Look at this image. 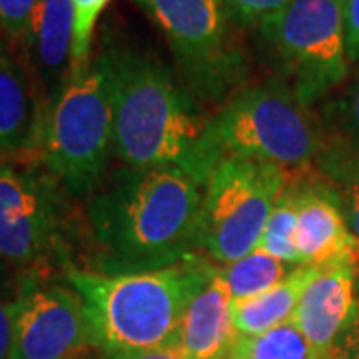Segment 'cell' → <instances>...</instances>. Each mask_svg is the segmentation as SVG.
<instances>
[{"instance_id": "4fadbf2b", "label": "cell", "mask_w": 359, "mask_h": 359, "mask_svg": "<svg viewBox=\"0 0 359 359\" xmlns=\"http://www.w3.org/2000/svg\"><path fill=\"white\" fill-rule=\"evenodd\" d=\"M46 102L32 74L0 39V160L36 162Z\"/></svg>"}, {"instance_id": "9c48e42d", "label": "cell", "mask_w": 359, "mask_h": 359, "mask_svg": "<svg viewBox=\"0 0 359 359\" xmlns=\"http://www.w3.org/2000/svg\"><path fill=\"white\" fill-rule=\"evenodd\" d=\"M60 233V184L39 162L0 160V259L36 268L58 252Z\"/></svg>"}, {"instance_id": "7402d4cb", "label": "cell", "mask_w": 359, "mask_h": 359, "mask_svg": "<svg viewBox=\"0 0 359 359\" xmlns=\"http://www.w3.org/2000/svg\"><path fill=\"white\" fill-rule=\"evenodd\" d=\"M39 6V0H0V36L18 50Z\"/></svg>"}, {"instance_id": "7c38bea8", "label": "cell", "mask_w": 359, "mask_h": 359, "mask_svg": "<svg viewBox=\"0 0 359 359\" xmlns=\"http://www.w3.org/2000/svg\"><path fill=\"white\" fill-rule=\"evenodd\" d=\"M294 190L297 202L295 248L302 266H359V244L349 230L341 196L320 182Z\"/></svg>"}, {"instance_id": "3957f363", "label": "cell", "mask_w": 359, "mask_h": 359, "mask_svg": "<svg viewBox=\"0 0 359 359\" xmlns=\"http://www.w3.org/2000/svg\"><path fill=\"white\" fill-rule=\"evenodd\" d=\"M214 271L216 264L196 254L136 273L66 264L65 278L86 308L98 349H142L174 341L190 299Z\"/></svg>"}, {"instance_id": "ac0fdd59", "label": "cell", "mask_w": 359, "mask_h": 359, "mask_svg": "<svg viewBox=\"0 0 359 359\" xmlns=\"http://www.w3.org/2000/svg\"><path fill=\"white\" fill-rule=\"evenodd\" d=\"M295 268L297 266L285 264L262 250H254L236 262L218 266V271L224 283L228 285L231 299L242 302L268 292L269 287L285 280Z\"/></svg>"}, {"instance_id": "e0dca14e", "label": "cell", "mask_w": 359, "mask_h": 359, "mask_svg": "<svg viewBox=\"0 0 359 359\" xmlns=\"http://www.w3.org/2000/svg\"><path fill=\"white\" fill-rule=\"evenodd\" d=\"M321 132V166L346 180L359 178V74L335 106L334 124Z\"/></svg>"}, {"instance_id": "8992f818", "label": "cell", "mask_w": 359, "mask_h": 359, "mask_svg": "<svg viewBox=\"0 0 359 359\" xmlns=\"http://www.w3.org/2000/svg\"><path fill=\"white\" fill-rule=\"evenodd\" d=\"M290 184L282 166L222 158L204 186L196 254L226 266L257 250L276 202Z\"/></svg>"}, {"instance_id": "277c9868", "label": "cell", "mask_w": 359, "mask_h": 359, "mask_svg": "<svg viewBox=\"0 0 359 359\" xmlns=\"http://www.w3.org/2000/svg\"><path fill=\"white\" fill-rule=\"evenodd\" d=\"M112 120V65L102 52L46 106L36 162L70 196H92L114 154Z\"/></svg>"}, {"instance_id": "7a4b0ae2", "label": "cell", "mask_w": 359, "mask_h": 359, "mask_svg": "<svg viewBox=\"0 0 359 359\" xmlns=\"http://www.w3.org/2000/svg\"><path fill=\"white\" fill-rule=\"evenodd\" d=\"M112 65V152L130 168H180L205 184L218 164L192 94L170 68L130 46L108 48Z\"/></svg>"}, {"instance_id": "44dd1931", "label": "cell", "mask_w": 359, "mask_h": 359, "mask_svg": "<svg viewBox=\"0 0 359 359\" xmlns=\"http://www.w3.org/2000/svg\"><path fill=\"white\" fill-rule=\"evenodd\" d=\"M112 0H72L74 11V40L70 58V76L82 72L92 60V42L98 18Z\"/></svg>"}, {"instance_id": "30bf717a", "label": "cell", "mask_w": 359, "mask_h": 359, "mask_svg": "<svg viewBox=\"0 0 359 359\" xmlns=\"http://www.w3.org/2000/svg\"><path fill=\"white\" fill-rule=\"evenodd\" d=\"M96 347L86 308L68 285L25 278L16 290L11 359H78Z\"/></svg>"}, {"instance_id": "2e32d148", "label": "cell", "mask_w": 359, "mask_h": 359, "mask_svg": "<svg viewBox=\"0 0 359 359\" xmlns=\"http://www.w3.org/2000/svg\"><path fill=\"white\" fill-rule=\"evenodd\" d=\"M318 268L297 266L278 285L250 299L233 302V325L238 335H259L292 323L299 297Z\"/></svg>"}, {"instance_id": "5bb4252c", "label": "cell", "mask_w": 359, "mask_h": 359, "mask_svg": "<svg viewBox=\"0 0 359 359\" xmlns=\"http://www.w3.org/2000/svg\"><path fill=\"white\" fill-rule=\"evenodd\" d=\"M74 40L72 0H39L18 56L32 74L46 106L56 100L70 78Z\"/></svg>"}, {"instance_id": "5b68a950", "label": "cell", "mask_w": 359, "mask_h": 359, "mask_svg": "<svg viewBox=\"0 0 359 359\" xmlns=\"http://www.w3.org/2000/svg\"><path fill=\"white\" fill-rule=\"evenodd\" d=\"M208 144L218 158L257 160L306 170L323 148L321 124L283 80H266L231 92L208 120Z\"/></svg>"}, {"instance_id": "cb8c5ba5", "label": "cell", "mask_w": 359, "mask_h": 359, "mask_svg": "<svg viewBox=\"0 0 359 359\" xmlns=\"http://www.w3.org/2000/svg\"><path fill=\"white\" fill-rule=\"evenodd\" d=\"M98 359H190L176 341L166 346L142 347V349H100Z\"/></svg>"}, {"instance_id": "6da1fadb", "label": "cell", "mask_w": 359, "mask_h": 359, "mask_svg": "<svg viewBox=\"0 0 359 359\" xmlns=\"http://www.w3.org/2000/svg\"><path fill=\"white\" fill-rule=\"evenodd\" d=\"M204 186L180 168L122 166L104 178L86 212L98 271H150L196 256Z\"/></svg>"}, {"instance_id": "d6986e66", "label": "cell", "mask_w": 359, "mask_h": 359, "mask_svg": "<svg viewBox=\"0 0 359 359\" xmlns=\"http://www.w3.org/2000/svg\"><path fill=\"white\" fill-rule=\"evenodd\" d=\"M228 359H323L299 334L285 323L259 335H238Z\"/></svg>"}, {"instance_id": "83f0119b", "label": "cell", "mask_w": 359, "mask_h": 359, "mask_svg": "<svg viewBox=\"0 0 359 359\" xmlns=\"http://www.w3.org/2000/svg\"><path fill=\"white\" fill-rule=\"evenodd\" d=\"M0 39H2V36H0Z\"/></svg>"}, {"instance_id": "8fae6325", "label": "cell", "mask_w": 359, "mask_h": 359, "mask_svg": "<svg viewBox=\"0 0 359 359\" xmlns=\"http://www.w3.org/2000/svg\"><path fill=\"white\" fill-rule=\"evenodd\" d=\"M359 266L334 264L318 268L306 285L294 313L295 327L323 359L334 351L358 320Z\"/></svg>"}, {"instance_id": "52a82bcc", "label": "cell", "mask_w": 359, "mask_h": 359, "mask_svg": "<svg viewBox=\"0 0 359 359\" xmlns=\"http://www.w3.org/2000/svg\"><path fill=\"white\" fill-rule=\"evenodd\" d=\"M259 32L304 106L311 108L347 78L344 0H292Z\"/></svg>"}, {"instance_id": "484cf974", "label": "cell", "mask_w": 359, "mask_h": 359, "mask_svg": "<svg viewBox=\"0 0 359 359\" xmlns=\"http://www.w3.org/2000/svg\"><path fill=\"white\" fill-rule=\"evenodd\" d=\"M346 16V39L349 60H359V0H344Z\"/></svg>"}, {"instance_id": "9a60e30c", "label": "cell", "mask_w": 359, "mask_h": 359, "mask_svg": "<svg viewBox=\"0 0 359 359\" xmlns=\"http://www.w3.org/2000/svg\"><path fill=\"white\" fill-rule=\"evenodd\" d=\"M231 309L233 299L216 266L184 311L176 346L190 359H228L238 339Z\"/></svg>"}, {"instance_id": "ffe728a7", "label": "cell", "mask_w": 359, "mask_h": 359, "mask_svg": "<svg viewBox=\"0 0 359 359\" xmlns=\"http://www.w3.org/2000/svg\"><path fill=\"white\" fill-rule=\"evenodd\" d=\"M295 226H297L295 190L290 188V184H287V188L283 190L280 200L276 202L271 214H269L257 250L278 257L285 264L302 266V259H299L297 248H295Z\"/></svg>"}, {"instance_id": "4316f807", "label": "cell", "mask_w": 359, "mask_h": 359, "mask_svg": "<svg viewBox=\"0 0 359 359\" xmlns=\"http://www.w3.org/2000/svg\"><path fill=\"white\" fill-rule=\"evenodd\" d=\"M339 196H341V204H344L349 230L355 236L359 244V178L346 180V188Z\"/></svg>"}, {"instance_id": "603a6c76", "label": "cell", "mask_w": 359, "mask_h": 359, "mask_svg": "<svg viewBox=\"0 0 359 359\" xmlns=\"http://www.w3.org/2000/svg\"><path fill=\"white\" fill-rule=\"evenodd\" d=\"M292 0H224L236 25L262 28Z\"/></svg>"}, {"instance_id": "ba28073f", "label": "cell", "mask_w": 359, "mask_h": 359, "mask_svg": "<svg viewBox=\"0 0 359 359\" xmlns=\"http://www.w3.org/2000/svg\"><path fill=\"white\" fill-rule=\"evenodd\" d=\"M162 30L186 86L196 96L226 102L245 70L224 0H136Z\"/></svg>"}, {"instance_id": "d4e9b609", "label": "cell", "mask_w": 359, "mask_h": 359, "mask_svg": "<svg viewBox=\"0 0 359 359\" xmlns=\"http://www.w3.org/2000/svg\"><path fill=\"white\" fill-rule=\"evenodd\" d=\"M16 313V295L0 297V359L13 355V330Z\"/></svg>"}]
</instances>
